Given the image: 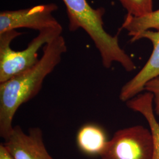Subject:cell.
<instances>
[{"label":"cell","mask_w":159,"mask_h":159,"mask_svg":"<svg viewBox=\"0 0 159 159\" xmlns=\"http://www.w3.org/2000/svg\"><path fill=\"white\" fill-rule=\"evenodd\" d=\"M67 50L62 35L43 47V54L34 67L0 83V136L4 140L14 128L12 121L18 109L36 96L43 83L60 63Z\"/></svg>","instance_id":"cell-1"},{"label":"cell","mask_w":159,"mask_h":159,"mask_svg":"<svg viewBox=\"0 0 159 159\" xmlns=\"http://www.w3.org/2000/svg\"><path fill=\"white\" fill-rule=\"evenodd\" d=\"M63 1L67 8L69 30L74 32L81 29L89 35L100 52L105 68H110L117 62L126 71L136 69L135 63L120 46L117 36L108 34L104 28V8H94L87 0Z\"/></svg>","instance_id":"cell-2"},{"label":"cell","mask_w":159,"mask_h":159,"mask_svg":"<svg viewBox=\"0 0 159 159\" xmlns=\"http://www.w3.org/2000/svg\"><path fill=\"white\" fill-rule=\"evenodd\" d=\"M63 32L62 26L39 32L38 35L21 51L12 49L11 44L21 35L17 30L0 34V83L32 68L39 62L38 52Z\"/></svg>","instance_id":"cell-3"},{"label":"cell","mask_w":159,"mask_h":159,"mask_svg":"<svg viewBox=\"0 0 159 159\" xmlns=\"http://www.w3.org/2000/svg\"><path fill=\"white\" fill-rule=\"evenodd\" d=\"M153 138L150 129L134 125L115 132L101 159H153Z\"/></svg>","instance_id":"cell-4"},{"label":"cell","mask_w":159,"mask_h":159,"mask_svg":"<svg viewBox=\"0 0 159 159\" xmlns=\"http://www.w3.org/2000/svg\"><path fill=\"white\" fill-rule=\"evenodd\" d=\"M56 4L49 3L17 10L0 13V34L21 28L33 29L39 32L61 25L52 13L57 11Z\"/></svg>","instance_id":"cell-5"},{"label":"cell","mask_w":159,"mask_h":159,"mask_svg":"<svg viewBox=\"0 0 159 159\" xmlns=\"http://www.w3.org/2000/svg\"><path fill=\"white\" fill-rule=\"evenodd\" d=\"M2 144L14 159H54L46 148L39 127L30 128L26 133L20 126H14Z\"/></svg>","instance_id":"cell-6"},{"label":"cell","mask_w":159,"mask_h":159,"mask_svg":"<svg viewBox=\"0 0 159 159\" xmlns=\"http://www.w3.org/2000/svg\"><path fill=\"white\" fill-rule=\"evenodd\" d=\"M142 39L150 40L153 47L152 53L142 70L122 87L120 92V100L127 102L144 90L149 81L159 76V31L147 30L131 38V43Z\"/></svg>","instance_id":"cell-7"},{"label":"cell","mask_w":159,"mask_h":159,"mask_svg":"<svg viewBox=\"0 0 159 159\" xmlns=\"http://www.w3.org/2000/svg\"><path fill=\"white\" fill-rule=\"evenodd\" d=\"M80 150L89 156H101L108 142L104 130L96 124L89 123L80 129L76 136Z\"/></svg>","instance_id":"cell-8"},{"label":"cell","mask_w":159,"mask_h":159,"mask_svg":"<svg viewBox=\"0 0 159 159\" xmlns=\"http://www.w3.org/2000/svg\"><path fill=\"white\" fill-rule=\"evenodd\" d=\"M153 100V94L146 92L142 94L137 95L125 102L129 108L141 114L147 120L153 138V159H159V123L154 111Z\"/></svg>","instance_id":"cell-9"},{"label":"cell","mask_w":159,"mask_h":159,"mask_svg":"<svg viewBox=\"0 0 159 159\" xmlns=\"http://www.w3.org/2000/svg\"><path fill=\"white\" fill-rule=\"evenodd\" d=\"M122 28L127 31L131 38L150 29L159 31V9L142 17H134L127 14L122 24Z\"/></svg>","instance_id":"cell-10"},{"label":"cell","mask_w":159,"mask_h":159,"mask_svg":"<svg viewBox=\"0 0 159 159\" xmlns=\"http://www.w3.org/2000/svg\"><path fill=\"white\" fill-rule=\"evenodd\" d=\"M129 14L142 17L153 11V0H119Z\"/></svg>","instance_id":"cell-11"},{"label":"cell","mask_w":159,"mask_h":159,"mask_svg":"<svg viewBox=\"0 0 159 159\" xmlns=\"http://www.w3.org/2000/svg\"><path fill=\"white\" fill-rule=\"evenodd\" d=\"M144 90L153 94L154 111L159 116V76L147 83Z\"/></svg>","instance_id":"cell-12"},{"label":"cell","mask_w":159,"mask_h":159,"mask_svg":"<svg viewBox=\"0 0 159 159\" xmlns=\"http://www.w3.org/2000/svg\"><path fill=\"white\" fill-rule=\"evenodd\" d=\"M0 159H14L2 143L0 144Z\"/></svg>","instance_id":"cell-13"}]
</instances>
